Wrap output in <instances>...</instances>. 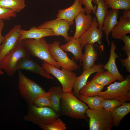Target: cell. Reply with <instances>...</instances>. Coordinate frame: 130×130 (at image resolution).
I'll return each instance as SVG.
<instances>
[{
	"mask_svg": "<svg viewBox=\"0 0 130 130\" xmlns=\"http://www.w3.org/2000/svg\"><path fill=\"white\" fill-rule=\"evenodd\" d=\"M60 41L56 40L52 43L48 44L51 54L53 59L62 68L72 71L79 69V65L72 58H69L66 53L60 47Z\"/></svg>",
	"mask_w": 130,
	"mask_h": 130,
	"instance_id": "obj_9",
	"label": "cell"
},
{
	"mask_svg": "<svg viewBox=\"0 0 130 130\" xmlns=\"http://www.w3.org/2000/svg\"><path fill=\"white\" fill-rule=\"evenodd\" d=\"M33 104L38 107H48L52 108L48 91L39 96L34 100Z\"/></svg>",
	"mask_w": 130,
	"mask_h": 130,
	"instance_id": "obj_32",
	"label": "cell"
},
{
	"mask_svg": "<svg viewBox=\"0 0 130 130\" xmlns=\"http://www.w3.org/2000/svg\"><path fill=\"white\" fill-rule=\"evenodd\" d=\"M130 112V103L125 102L111 112L113 126L117 127L122 119Z\"/></svg>",
	"mask_w": 130,
	"mask_h": 130,
	"instance_id": "obj_23",
	"label": "cell"
},
{
	"mask_svg": "<svg viewBox=\"0 0 130 130\" xmlns=\"http://www.w3.org/2000/svg\"><path fill=\"white\" fill-rule=\"evenodd\" d=\"M109 7L119 10L130 9V0H104Z\"/></svg>",
	"mask_w": 130,
	"mask_h": 130,
	"instance_id": "obj_30",
	"label": "cell"
},
{
	"mask_svg": "<svg viewBox=\"0 0 130 130\" xmlns=\"http://www.w3.org/2000/svg\"><path fill=\"white\" fill-rule=\"evenodd\" d=\"M79 13L75 18V31L72 38L78 39L91 26L93 21L91 15Z\"/></svg>",
	"mask_w": 130,
	"mask_h": 130,
	"instance_id": "obj_17",
	"label": "cell"
},
{
	"mask_svg": "<svg viewBox=\"0 0 130 130\" xmlns=\"http://www.w3.org/2000/svg\"><path fill=\"white\" fill-rule=\"evenodd\" d=\"M80 13H85V8L82 7L78 0H75L73 4L69 7L59 10L57 15V18L65 20L72 25L75 18Z\"/></svg>",
	"mask_w": 130,
	"mask_h": 130,
	"instance_id": "obj_16",
	"label": "cell"
},
{
	"mask_svg": "<svg viewBox=\"0 0 130 130\" xmlns=\"http://www.w3.org/2000/svg\"><path fill=\"white\" fill-rule=\"evenodd\" d=\"M104 87L92 81H87L85 85L80 90V95L92 97L98 95L104 89Z\"/></svg>",
	"mask_w": 130,
	"mask_h": 130,
	"instance_id": "obj_26",
	"label": "cell"
},
{
	"mask_svg": "<svg viewBox=\"0 0 130 130\" xmlns=\"http://www.w3.org/2000/svg\"><path fill=\"white\" fill-rule=\"evenodd\" d=\"M96 73L91 81L104 87L117 80L114 76L107 70Z\"/></svg>",
	"mask_w": 130,
	"mask_h": 130,
	"instance_id": "obj_27",
	"label": "cell"
},
{
	"mask_svg": "<svg viewBox=\"0 0 130 130\" xmlns=\"http://www.w3.org/2000/svg\"><path fill=\"white\" fill-rule=\"evenodd\" d=\"M110 46V57L108 62L104 65L103 68L114 76L119 82H121L124 79V76L120 73L116 64V59L119 56L115 52L116 46L114 41L111 42Z\"/></svg>",
	"mask_w": 130,
	"mask_h": 130,
	"instance_id": "obj_18",
	"label": "cell"
},
{
	"mask_svg": "<svg viewBox=\"0 0 130 130\" xmlns=\"http://www.w3.org/2000/svg\"><path fill=\"white\" fill-rule=\"evenodd\" d=\"M61 48L64 51L71 52L73 55L74 59L77 61L82 62L83 53L78 39H74L72 37L67 43L60 46Z\"/></svg>",
	"mask_w": 130,
	"mask_h": 130,
	"instance_id": "obj_21",
	"label": "cell"
},
{
	"mask_svg": "<svg viewBox=\"0 0 130 130\" xmlns=\"http://www.w3.org/2000/svg\"><path fill=\"white\" fill-rule=\"evenodd\" d=\"M4 73V72L2 71L1 69H0V75H1Z\"/></svg>",
	"mask_w": 130,
	"mask_h": 130,
	"instance_id": "obj_40",
	"label": "cell"
},
{
	"mask_svg": "<svg viewBox=\"0 0 130 130\" xmlns=\"http://www.w3.org/2000/svg\"><path fill=\"white\" fill-rule=\"evenodd\" d=\"M20 25L14 26L5 36L0 47V63L15 47L19 42Z\"/></svg>",
	"mask_w": 130,
	"mask_h": 130,
	"instance_id": "obj_10",
	"label": "cell"
},
{
	"mask_svg": "<svg viewBox=\"0 0 130 130\" xmlns=\"http://www.w3.org/2000/svg\"><path fill=\"white\" fill-rule=\"evenodd\" d=\"M4 25L3 20H0V47L4 37V36H2V35L1 32L4 28Z\"/></svg>",
	"mask_w": 130,
	"mask_h": 130,
	"instance_id": "obj_38",
	"label": "cell"
},
{
	"mask_svg": "<svg viewBox=\"0 0 130 130\" xmlns=\"http://www.w3.org/2000/svg\"><path fill=\"white\" fill-rule=\"evenodd\" d=\"M92 2L97 5L96 11L95 14L98 27L102 30L104 19L108 12V6L104 0H92Z\"/></svg>",
	"mask_w": 130,
	"mask_h": 130,
	"instance_id": "obj_25",
	"label": "cell"
},
{
	"mask_svg": "<svg viewBox=\"0 0 130 130\" xmlns=\"http://www.w3.org/2000/svg\"><path fill=\"white\" fill-rule=\"evenodd\" d=\"M39 126L44 130H65L67 128L65 124L58 118L51 123Z\"/></svg>",
	"mask_w": 130,
	"mask_h": 130,
	"instance_id": "obj_31",
	"label": "cell"
},
{
	"mask_svg": "<svg viewBox=\"0 0 130 130\" xmlns=\"http://www.w3.org/2000/svg\"><path fill=\"white\" fill-rule=\"evenodd\" d=\"M16 17V13L12 10L0 6V20H10Z\"/></svg>",
	"mask_w": 130,
	"mask_h": 130,
	"instance_id": "obj_34",
	"label": "cell"
},
{
	"mask_svg": "<svg viewBox=\"0 0 130 130\" xmlns=\"http://www.w3.org/2000/svg\"><path fill=\"white\" fill-rule=\"evenodd\" d=\"M55 36L53 32L50 28H40L33 26L28 30L21 29L18 41L21 42L26 39H38L44 37Z\"/></svg>",
	"mask_w": 130,
	"mask_h": 130,
	"instance_id": "obj_15",
	"label": "cell"
},
{
	"mask_svg": "<svg viewBox=\"0 0 130 130\" xmlns=\"http://www.w3.org/2000/svg\"><path fill=\"white\" fill-rule=\"evenodd\" d=\"M130 36L126 35L121 39L124 43V45L122 48V49L126 53L128 52H130Z\"/></svg>",
	"mask_w": 130,
	"mask_h": 130,
	"instance_id": "obj_37",
	"label": "cell"
},
{
	"mask_svg": "<svg viewBox=\"0 0 130 130\" xmlns=\"http://www.w3.org/2000/svg\"><path fill=\"white\" fill-rule=\"evenodd\" d=\"M122 16L127 20H130V10H124L123 11Z\"/></svg>",
	"mask_w": 130,
	"mask_h": 130,
	"instance_id": "obj_39",
	"label": "cell"
},
{
	"mask_svg": "<svg viewBox=\"0 0 130 130\" xmlns=\"http://www.w3.org/2000/svg\"><path fill=\"white\" fill-rule=\"evenodd\" d=\"M80 3L85 6V12L86 14H90L92 12L95 13L97 8L96 5L93 6L92 4V0H78Z\"/></svg>",
	"mask_w": 130,
	"mask_h": 130,
	"instance_id": "obj_35",
	"label": "cell"
},
{
	"mask_svg": "<svg viewBox=\"0 0 130 130\" xmlns=\"http://www.w3.org/2000/svg\"><path fill=\"white\" fill-rule=\"evenodd\" d=\"M103 98V97L98 95L87 97L80 94L78 98L80 100L87 104L88 107L92 110H98L102 108L101 104Z\"/></svg>",
	"mask_w": 130,
	"mask_h": 130,
	"instance_id": "obj_29",
	"label": "cell"
},
{
	"mask_svg": "<svg viewBox=\"0 0 130 130\" xmlns=\"http://www.w3.org/2000/svg\"><path fill=\"white\" fill-rule=\"evenodd\" d=\"M41 65L46 71L53 75L60 82L64 93L72 90L77 77L76 73L64 68L60 70L44 61H43Z\"/></svg>",
	"mask_w": 130,
	"mask_h": 130,
	"instance_id": "obj_7",
	"label": "cell"
},
{
	"mask_svg": "<svg viewBox=\"0 0 130 130\" xmlns=\"http://www.w3.org/2000/svg\"><path fill=\"white\" fill-rule=\"evenodd\" d=\"M18 76L20 93L28 105H31L37 98L46 92L40 86L27 78L19 70Z\"/></svg>",
	"mask_w": 130,
	"mask_h": 130,
	"instance_id": "obj_5",
	"label": "cell"
},
{
	"mask_svg": "<svg viewBox=\"0 0 130 130\" xmlns=\"http://www.w3.org/2000/svg\"><path fill=\"white\" fill-rule=\"evenodd\" d=\"M127 56L125 59H120L119 61L121 62L122 66L126 68V71L128 73H130V52L125 53Z\"/></svg>",
	"mask_w": 130,
	"mask_h": 130,
	"instance_id": "obj_36",
	"label": "cell"
},
{
	"mask_svg": "<svg viewBox=\"0 0 130 130\" xmlns=\"http://www.w3.org/2000/svg\"><path fill=\"white\" fill-rule=\"evenodd\" d=\"M29 55L24 48L21 42H19L15 47L0 63V69H3L8 76H13L17 71L19 60L22 58Z\"/></svg>",
	"mask_w": 130,
	"mask_h": 130,
	"instance_id": "obj_8",
	"label": "cell"
},
{
	"mask_svg": "<svg viewBox=\"0 0 130 130\" xmlns=\"http://www.w3.org/2000/svg\"><path fill=\"white\" fill-rule=\"evenodd\" d=\"M122 103L116 99H107L103 98L102 101L103 108L111 112L114 109L121 105Z\"/></svg>",
	"mask_w": 130,
	"mask_h": 130,
	"instance_id": "obj_33",
	"label": "cell"
},
{
	"mask_svg": "<svg viewBox=\"0 0 130 130\" xmlns=\"http://www.w3.org/2000/svg\"><path fill=\"white\" fill-rule=\"evenodd\" d=\"M71 25L70 23L68 21L57 18L53 20L46 21L37 27L40 28L50 29L53 32L55 36H62L65 41L68 42L72 37L69 36L68 34Z\"/></svg>",
	"mask_w": 130,
	"mask_h": 130,
	"instance_id": "obj_11",
	"label": "cell"
},
{
	"mask_svg": "<svg viewBox=\"0 0 130 130\" xmlns=\"http://www.w3.org/2000/svg\"><path fill=\"white\" fill-rule=\"evenodd\" d=\"M60 106L59 115L88 121L85 114L88 106L75 96L72 90L64 93L60 100Z\"/></svg>",
	"mask_w": 130,
	"mask_h": 130,
	"instance_id": "obj_1",
	"label": "cell"
},
{
	"mask_svg": "<svg viewBox=\"0 0 130 130\" xmlns=\"http://www.w3.org/2000/svg\"><path fill=\"white\" fill-rule=\"evenodd\" d=\"M104 65L101 63L95 64L90 68L84 70L82 74L77 77L73 88V92L77 98L78 99L80 90L85 85L88 78L92 74L105 71L103 68Z\"/></svg>",
	"mask_w": 130,
	"mask_h": 130,
	"instance_id": "obj_14",
	"label": "cell"
},
{
	"mask_svg": "<svg viewBox=\"0 0 130 130\" xmlns=\"http://www.w3.org/2000/svg\"><path fill=\"white\" fill-rule=\"evenodd\" d=\"M120 13L119 10L112 9L108 11L104 19L102 30L104 31L108 45H110L109 39V35L117 23V19Z\"/></svg>",
	"mask_w": 130,
	"mask_h": 130,
	"instance_id": "obj_19",
	"label": "cell"
},
{
	"mask_svg": "<svg viewBox=\"0 0 130 130\" xmlns=\"http://www.w3.org/2000/svg\"><path fill=\"white\" fill-rule=\"evenodd\" d=\"M22 44L28 55L38 58L60 69L61 67L53 58L48 44L43 38L36 39H26L21 41Z\"/></svg>",
	"mask_w": 130,
	"mask_h": 130,
	"instance_id": "obj_2",
	"label": "cell"
},
{
	"mask_svg": "<svg viewBox=\"0 0 130 130\" xmlns=\"http://www.w3.org/2000/svg\"><path fill=\"white\" fill-rule=\"evenodd\" d=\"M107 90L98 95L104 99H116L122 104L130 100V75L121 82H115L106 88Z\"/></svg>",
	"mask_w": 130,
	"mask_h": 130,
	"instance_id": "obj_3",
	"label": "cell"
},
{
	"mask_svg": "<svg viewBox=\"0 0 130 130\" xmlns=\"http://www.w3.org/2000/svg\"><path fill=\"white\" fill-rule=\"evenodd\" d=\"M17 70H25L38 74L45 78L51 80L54 78L46 71L30 56H28L21 58L18 61L17 66Z\"/></svg>",
	"mask_w": 130,
	"mask_h": 130,
	"instance_id": "obj_13",
	"label": "cell"
},
{
	"mask_svg": "<svg viewBox=\"0 0 130 130\" xmlns=\"http://www.w3.org/2000/svg\"><path fill=\"white\" fill-rule=\"evenodd\" d=\"M27 114L23 117L27 122L40 126L51 123L58 118L59 115L51 107H38L33 104L28 106Z\"/></svg>",
	"mask_w": 130,
	"mask_h": 130,
	"instance_id": "obj_4",
	"label": "cell"
},
{
	"mask_svg": "<svg viewBox=\"0 0 130 130\" xmlns=\"http://www.w3.org/2000/svg\"><path fill=\"white\" fill-rule=\"evenodd\" d=\"M26 6L25 0H0V6L18 13Z\"/></svg>",
	"mask_w": 130,
	"mask_h": 130,
	"instance_id": "obj_28",
	"label": "cell"
},
{
	"mask_svg": "<svg viewBox=\"0 0 130 130\" xmlns=\"http://www.w3.org/2000/svg\"><path fill=\"white\" fill-rule=\"evenodd\" d=\"M98 27L96 18L94 17L90 28L78 38L82 49L86 44H93L96 42L98 43L100 47L103 48L101 44L103 32L101 29L98 28Z\"/></svg>",
	"mask_w": 130,
	"mask_h": 130,
	"instance_id": "obj_12",
	"label": "cell"
},
{
	"mask_svg": "<svg viewBox=\"0 0 130 130\" xmlns=\"http://www.w3.org/2000/svg\"><path fill=\"white\" fill-rule=\"evenodd\" d=\"M85 52L83 54L82 66L84 70L89 69L95 64L97 59L98 53L95 50L93 44L87 43L85 45Z\"/></svg>",
	"mask_w": 130,
	"mask_h": 130,
	"instance_id": "obj_20",
	"label": "cell"
},
{
	"mask_svg": "<svg viewBox=\"0 0 130 130\" xmlns=\"http://www.w3.org/2000/svg\"><path fill=\"white\" fill-rule=\"evenodd\" d=\"M119 20L111 31V36L114 39H121L127 34L130 33V20L122 16L120 17Z\"/></svg>",
	"mask_w": 130,
	"mask_h": 130,
	"instance_id": "obj_22",
	"label": "cell"
},
{
	"mask_svg": "<svg viewBox=\"0 0 130 130\" xmlns=\"http://www.w3.org/2000/svg\"><path fill=\"white\" fill-rule=\"evenodd\" d=\"M89 118L90 130H111L113 125V119L111 112L102 108L92 110L88 108L85 112Z\"/></svg>",
	"mask_w": 130,
	"mask_h": 130,
	"instance_id": "obj_6",
	"label": "cell"
},
{
	"mask_svg": "<svg viewBox=\"0 0 130 130\" xmlns=\"http://www.w3.org/2000/svg\"><path fill=\"white\" fill-rule=\"evenodd\" d=\"M48 91L52 108L58 114L60 100L64 93L62 89L59 86H52L49 88Z\"/></svg>",
	"mask_w": 130,
	"mask_h": 130,
	"instance_id": "obj_24",
	"label": "cell"
}]
</instances>
